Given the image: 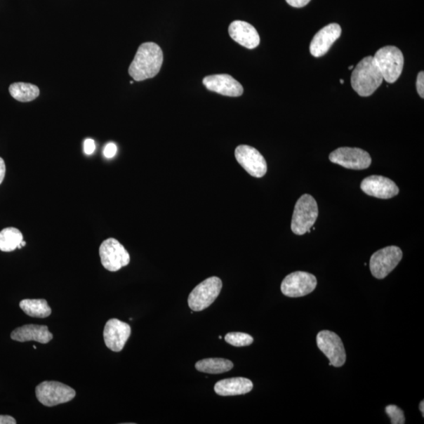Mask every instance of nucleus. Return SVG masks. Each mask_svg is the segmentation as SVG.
Here are the masks:
<instances>
[{
	"label": "nucleus",
	"mask_w": 424,
	"mask_h": 424,
	"mask_svg": "<svg viewBox=\"0 0 424 424\" xmlns=\"http://www.w3.org/2000/svg\"><path fill=\"white\" fill-rule=\"evenodd\" d=\"M385 412L392 420V424H404L406 423L405 415L403 411L394 405L386 407Z\"/></svg>",
	"instance_id": "393cba45"
},
{
	"label": "nucleus",
	"mask_w": 424,
	"mask_h": 424,
	"mask_svg": "<svg viewBox=\"0 0 424 424\" xmlns=\"http://www.w3.org/2000/svg\"><path fill=\"white\" fill-rule=\"evenodd\" d=\"M11 339L18 342L36 341L43 344L48 343L53 339L48 327L38 324H25L13 331Z\"/></svg>",
	"instance_id": "a211bd4d"
},
{
	"label": "nucleus",
	"mask_w": 424,
	"mask_h": 424,
	"mask_svg": "<svg viewBox=\"0 0 424 424\" xmlns=\"http://www.w3.org/2000/svg\"><path fill=\"white\" fill-rule=\"evenodd\" d=\"M416 89H417V91H418L419 95L422 98H424V74H423V71L420 72L418 76H417Z\"/></svg>",
	"instance_id": "bb28decb"
},
{
	"label": "nucleus",
	"mask_w": 424,
	"mask_h": 424,
	"mask_svg": "<svg viewBox=\"0 0 424 424\" xmlns=\"http://www.w3.org/2000/svg\"><path fill=\"white\" fill-rule=\"evenodd\" d=\"M236 160L248 173L256 178H262L267 171V164L256 149L241 145L235 150Z\"/></svg>",
	"instance_id": "f8f14e48"
},
{
	"label": "nucleus",
	"mask_w": 424,
	"mask_h": 424,
	"mask_svg": "<svg viewBox=\"0 0 424 424\" xmlns=\"http://www.w3.org/2000/svg\"><path fill=\"white\" fill-rule=\"evenodd\" d=\"M117 152V145L114 143H110L105 145L103 151L104 156L107 159L114 157Z\"/></svg>",
	"instance_id": "a878e982"
},
{
	"label": "nucleus",
	"mask_w": 424,
	"mask_h": 424,
	"mask_svg": "<svg viewBox=\"0 0 424 424\" xmlns=\"http://www.w3.org/2000/svg\"><path fill=\"white\" fill-rule=\"evenodd\" d=\"M383 81L381 72L374 58L369 56L357 65L351 75L353 89L362 97H369L380 87Z\"/></svg>",
	"instance_id": "f03ea898"
},
{
	"label": "nucleus",
	"mask_w": 424,
	"mask_h": 424,
	"mask_svg": "<svg viewBox=\"0 0 424 424\" xmlns=\"http://www.w3.org/2000/svg\"><path fill=\"white\" fill-rule=\"evenodd\" d=\"M331 162L347 169L364 170L370 167L372 158L369 152L359 148L341 147L331 152Z\"/></svg>",
	"instance_id": "9d476101"
},
{
	"label": "nucleus",
	"mask_w": 424,
	"mask_h": 424,
	"mask_svg": "<svg viewBox=\"0 0 424 424\" xmlns=\"http://www.w3.org/2000/svg\"><path fill=\"white\" fill-rule=\"evenodd\" d=\"M21 245H22V247H25V245H26V242L23 241L22 242Z\"/></svg>",
	"instance_id": "473e14b6"
},
{
	"label": "nucleus",
	"mask_w": 424,
	"mask_h": 424,
	"mask_svg": "<svg viewBox=\"0 0 424 424\" xmlns=\"http://www.w3.org/2000/svg\"><path fill=\"white\" fill-rule=\"evenodd\" d=\"M11 95L17 101L29 102L39 96V89L36 85L26 83H15L10 86Z\"/></svg>",
	"instance_id": "4be33fe9"
},
{
	"label": "nucleus",
	"mask_w": 424,
	"mask_h": 424,
	"mask_svg": "<svg viewBox=\"0 0 424 424\" xmlns=\"http://www.w3.org/2000/svg\"><path fill=\"white\" fill-rule=\"evenodd\" d=\"M225 340L230 345L237 347H246L253 343V336L243 333H230L225 336Z\"/></svg>",
	"instance_id": "b1692460"
},
{
	"label": "nucleus",
	"mask_w": 424,
	"mask_h": 424,
	"mask_svg": "<svg viewBox=\"0 0 424 424\" xmlns=\"http://www.w3.org/2000/svg\"><path fill=\"white\" fill-rule=\"evenodd\" d=\"M340 83H341V84H343V83H344L343 79H340Z\"/></svg>",
	"instance_id": "f704fd0d"
},
{
	"label": "nucleus",
	"mask_w": 424,
	"mask_h": 424,
	"mask_svg": "<svg viewBox=\"0 0 424 424\" xmlns=\"http://www.w3.org/2000/svg\"><path fill=\"white\" fill-rule=\"evenodd\" d=\"M253 389V383L244 377L225 379L216 383L215 392L220 396H235L248 394Z\"/></svg>",
	"instance_id": "6ab92c4d"
},
{
	"label": "nucleus",
	"mask_w": 424,
	"mask_h": 424,
	"mask_svg": "<svg viewBox=\"0 0 424 424\" xmlns=\"http://www.w3.org/2000/svg\"><path fill=\"white\" fill-rule=\"evenodd\" d=\"M364 194L379 199L392 198L399 193L397 185L390 178L381 175L369 176L362 182Z\"/></svg>",
	"instance_id": "4468645a"
},
{
	"label": "nucleus",
	"mask_w": 424,
	"mask_h": 424,
	"mask_svg": "<svg viewBox=\"0 0 424 424\" xmlns=\"http://www.w3.org/2000/svg\"><path fill=\"white\" fill-rule=\"evenodd\" d=\"M95 150V143L93 139L88 138L86 139L84 142V152L87 155L93 154Z\"/></svg>",
	"instance_id": "cd10ccee"
},
{
	"label": "nucleus",
	"mask_w": 424,
	"mask_h": 424,
	"mask_svg": "<svg viewBox=\"0 0 424 424\" xmlns=\"http://www.w3.org/2000/svg\"><path fill=\"white\" fill-rule=\"evenodd\" d=\"M22 241L23 234L17 228L8 227L0 231V251L4 253L21 249Z\"/></svg>",
	"instance_id": "aec40b11"
},
{
	"label": "nucleus",
	"mask_w": 424,
	"mask_h": 424,
	"mask_svg": "<svg viewBox=\"0 0 424 424\" xmlns=\"http://www.w3.org/2000/svg\"><path fill=\"white\" fill-rule=\"evenodd\" d=\"M423 406H424V402H423V401H422V402H420V412H421V413H422V414H423V416H424V409H423Z\"/></svg>",
	"instance_id": "2f4dec72"
},
{
	"label": "nucleus",
	"mask_w": 424,
	"mask_h": 424,
	"mask_svg": "<svg viewBox=\"0 0 424 424\" xmlns=\"http://www.w3.org/2000/svg\"><path fill=\"white\" fill-rule=\"evenodd\" d=\"M403 256L397 246H389L376 251L370 258L371 273L377 279H383L396 268Z\"/></svg>",
	"instance_id": "0eeeda50"
},
{
	"label": "nucleus",
	"mask_w": 424,
	"mask_h": 424,
	"mask_svg": "<svg viewBox=\"0 0 424 424\" xmlns=\"http://www.w3.org/2000/svg\"><path fill=\"white\" fill-rule=\"evenodd\" d=\"M317 344L329 359L330 366L341 367L345 364L346 351L339 336L328 330L322 331L317 336Z\"/></svg>",
	"instance_id": "1a4fd4ad"
},
{
	"label": "nucleus",
	"mask_w": 424,
	"mask_h": 424,
	"mask_svg": "<svg viewBox=\"0 0 424 424\" xmlns=\"http://www.w3.org/2000/svg\"><path fill=\"white\" fill-rule=\"evenodd\" d=\"M222 288L223 282L217 277H211L199 284L189 296L190 308L197 312L208 308L217 299Z\"/></svg>",
	"instance_id": "39448f33"
},
{
	"label": "nucleus",
	"mask_w": 424,
	"mask_h": 424,
	"mask_svg": "<svg viewBox=\"0 0 424 424\" xmlns=\"http://www.w3.org/2000/svg\"><path fill=\"white\" fill-rule=\"evenodd\" d=\"M20 307L26 314L32 317L46 318L51 314V308L48 302L43 299L22 300Z\"/></svg>",
	"instance_id": "5701e85b"
},
{
	"label": "nucleus",
	"mask_w": 424,
	"mask_h": 424,
	"mask_svg": "<svg viewBox=\"0 0 424 424\" xmlns=\"http://www.w3.org/2000/svg\"><path fill=\"white\" fill-rule=\"evenodd\" d=\"M317 278L314 275L303 271L289 274L281 283V293L288 297L297 298L307 296L317 287Z\"/></svg>",
	"instance_id": "9b49d317"
},
{
	"label": "nucleus",
	"mask_w": 424,
	"mask_h": 424,
	"mask_svg": "<svg viewBox=\"0 0 424 424\" xmlns=\"http://www.w3.org/2000/svg\"><path fill=\"white\" fill-rule=\"evenodd\" d=\"M6 174V165L5 162L1 157H0V185L2 184Z\"/></svg>",
	"instance_id": "7c9ffc66"
},
{
	"label": "nucleus",
	"mask_w": 424,
	"mask_h": 424,
	"mask_svg": "<svg viewBox=\"0 0 424 424\" xmlns=\"http://www.w3.org/2000/svg\"><path fill=\"white\" fill-rule=\"evenodd\" d=\"M229 34L235 42L248 49H255L260 43V37L253 25L243 22L234 21L229 27Z\"/></svg>",
	"instance_id": "f3484780"
},
{
	"label": "nucleus",
	"mask_w": 424,
	"mask_h": 424,
	"mask_svg": "<svg viewBox=\"0 0 424 424\" xmlns=\"http://www.w3.org/2000/svg\"><path fill=\"white\" fill-rule=\"evenodd\" d=\"M348 69L350 70L353 69H354V65H350Z\"/></svg>",
	"instance_id": "72a5a7b5"
},
{
	"label": "nucleus",
	"mask_w": 424,
	"mask_h": 424,
	"mask_svg": "<svg viewBox=\"0 0 424 424\" xmlns=\"http://www.w3.org/2000/svg\"><path fill=\"white\" fill-rule=\"evenodd\" d=\"M99 256L104 268L111 272L128 266L131 260L128 251L114 238H109L102 243Z\"/></svg>",
	"instance_id": "6e6552de"
},
{
	"label": "nucleus",
	"mask_w": 424,
	"mask_h": 424,
	"mask_svg": "<svg viewBox=\"0 0 424 424\" xmlns=\"http://www.w3.org/2000/svg\"><path fill=\"white\" fill-rule=\"evenodd\" d=\"M164 61L160 46L152 42L139 46L133 62L129 67V75L135 81H143L156 77L161 69Z\"/></svg>",
	"instance_id": "f257e3e1"
},
{
	"label": "nucleus",
	"mask_w": 424,
	"mask_h": 424,
	"mask_svg": "<svg viewBox=\"0 0 424 424\" xmlns=\"http://www.w3.org/2000/svg\"><path fill=\"white\" fill-rule=\"evenodd\" d=\"M311 0H286L289 5L296 8H301L307 6Z\"/></svg>",
	"instance_id": "c85d7f7f"
},
{
	"label": "nucleus",
	"mask_w": 424,
	"mask_h": 424,
	"mask_svg": "<svg viewBox=\"0 0 424 424\" xmlns=\"http://www.w3.org/2000/svg\"><path fill=\"white\" fill-rule=\"evenodd\" d=\"M17 421L11 416L0 415V424H16Z\"/></svg>",
	"instance_id": "c756f323"
},
{
	"label": "nucleus",
	"mask_w": 424,
	"mask_h": 424,
	"mask_svg": "<svg viewBox=\"0 0 424 424\" xmlns=\"http://www.w3.org/2000/svg\"><path fill=\"white\" fill-rule=\"evenodd\" d=\"M342 29L340 25L336 23L324 26L319 32L316 33L310 45V54L314 57L319 58L327 54L331 46L341 36Z\"/></svg>",
	"instance_id": "2eb2a0df"
},
{
	"label": "nucleus",
	"mask_w": 424,
	"mask_h": 424,
	"mask_svg": "<svg viewBox=\"0 0 424 424\" xmlns=\"http://www.w3.org/2000/svg\"><path fill=\"white\" fill-rule=\"evenodd\" d=\"M195 367L201 373L220 374L233 369L234 364L225 359H206L197 362Z\"/></svg>",
	"instance_id": "412c9836"
},
{
	"label": "nucleus",
	"mask_w": 424,
	"mask_h": 424,
	"mask_svg": "<svg viewBox=\"0 0 424 424\" xmlns=\"http://www.w3.org/2000/svg\"><path fill=\"white\" fill-rule=\"evenodd\" d=\"M373 58L383 78L389 84L396 82L403 70L402 52L396 46H387L377 51Z\"/></svg>",
	"instance_id": "20e7f679"
},
{
	"label": "nucleus",
	"mask_w": 424,
	"mask_h": 424,
	"mask_svg": "<svg viewBox=\"0 0 424 424\" xmlns=\"http://www.w3.org/2000/svg\"><path fill=\"white\" fill-rule=\"evenodd\" d=\"M318 217V206L315 199L310 194L303 195L295 205L291 229L296 235L310 233V228Z\"/></svg>",
	"instance_id": "7ed1b4c3"
},
{
	"label": "nucleus",
	"mask_w": 424,
	"mask_h": 424,
	"mask_svg": "<svg viewBox=\"0 0 424 424\" xmlns=\"http://www.w3.org/2000/svg\"><path fill=\"white\" fill-rule=\"evenodd\" d=\"M36 395L39 402L48 407L56 406L74 399V389L57 381H44L36 388Z\"/></svg>",
	"instance_id": "423d86ee"
},
{
	"label": "nucleus",
	"mask_w": 424,
	"mask_h": 424,
	"mask_svg": "<svg viewBox=\"0 0 424 424\" xmlns=\"http://www.w3.org/2000/svg\"><path fill=\"white\" fill-rule=\"evenodd\" d=\"M203 84L208 90L225 96L239 97L242 95V85L228 74H217L204 77Z\"/></svg>",
	"instance_id": "dca6fc26"
},
{
	"label": "nucleus",
	"mask_w": 424,
	"mask_h": 424,
	"mask_svg": "<svg viewBox=\"0 0 424 424\" xmlns=\"http://www.w3.org/2000/svg\"><path fill=\"white\" fill-rule=\"evenodd\" d=\"M33 348H34V349L36 350V349H37V347H36V346H33Z\"/></svg>",
	"instance_id": "c9c22d12"
},
{
	"label": "nucleus",
	"mask_w": 424,
	"mask_h": 424,
	"mask_svg": "<svg viewBox=\"0 0 424 424\" xmlns=\"http://www.w3.org/2000/svg\"><path fill=\"white\" fill-rule=\"evenodd\" d=\"M128 324L118 319H110L105 324L103 336L106 347L114 352H120L131 336Z\"/></svg>",
	"instance_id": "ddd939ff"
}]
</instances>
